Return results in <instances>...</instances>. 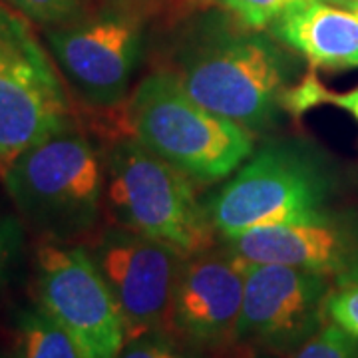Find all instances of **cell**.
Segmentation results:
<instances>
[{
  "label": "cell",
  "mask_w": 358,
  "mask_h": 358,
  "mask_svg": "<svg viewBox=\"0 0 358 358\" xmlns=\"http://www.w3.org/2000/svg\"><path fill=\"white\" fill-rule=\"evenodd\" d=\"M164 70L195 102L251 134L277 122L294 76L293 60L277 42L225 22L183 38Z\"/></svg>",
  "instance_id": "2"
},
{
  "label": "cell",
  "mask_w": 358,
  "mask_h": 358,
  "mask_svg": "<svg viewBox=\"0 0 358 358\" xmlns=\"http://www.w3.org/2000/svg\"><path fill=\"white\" fill-rule=\"evenodd\" d=\"M243 291V261L231 251L185 257L173 293L171 334L192 346L235 343Z\"/></svg>",
  "instance_id": "11"
},
{
  "label": "cell",
  "mask_w": 358,
  "mask_h": 358,
  "mask_svg": "<svg viewBox=\"0 0 358 358\" xmlns=\"http://www.w3.org/2000/svg\"><path fill=\"white\" fill-rule=\"evenodd\" d=\"M346 8H358V0H345Z\"/></svg>",
  "instance_id": "22"
},
{
  "label": "cell",
  "mask_w": 358,
  "mask_h": 358,
  "mask_svg": "<svg viewBox=\"0 0 358 358\" xmlns=\"http://www.w3.org/2000/svg\"><path fill=\"white\" fill-rule=\"evenodd\" d=\"M30 22L46 28L70 24L88 16L96 0H6Z\"/></svg>",
  "instance_id": "15"
},
{
  "label": "cell",
  "mask_w": 358,
  "mask_h": 358,
  "mask_svg": "<svg viewBox=\"0 0 358 358\" xmlns=\"http://www.w3.org/2000/svg\"><path fill=\"white\" fill-rule=\"evenodd\" d=\"M14 338L16 358H82L74 341L42 307L20 310Z\"/></svg>",
  "instance_id": "14"
},
{
  "label": "cell",
  "mask_w": 358,
  "mask_h": 358,
  "mask_svg": "<svg viewBox=\"0 0 358 358\" xmlns=\"http://www.w3.org/2000/svg\"><path fill=\"white\" fill-rule=\"evenodd\" d=\"M271 28L313 70L358 68V13L352 8L307 2L282 14Z\"/></svg>",
  "instance_id": "13"
},
{
  "label": "cell",
  "mask_w": 358,
  "mask_h": 358,
  "mask_svg": "<svg viewBox=\"0 0 358 358\" xmlns=\"http://www.w3.org/2000/svg\"><path fill=\"white\" fill-rule=\"evenodd\" d=\"M42 310L74 341L82 358H120L126 327L115 296L82 245L46 239L36 249Z\"/></svg>",
  "instance_id": "7"
},
{
  "label": "cell",
  "mask_w": 358,
  "mask_h": 358,
  "mask_svg": "<svg viewBox=\"0 0 358 358\" xmlns=\"http://www.w3.org/2000/svg\"><path fill=\"white\" fill-rule=\"evenodd\" d=\"M20 249V231L13 219L0 213V294L10 281Z\"/></svg>",
  "instance_id": "20"
},
{
  "label": "cell",
  "mask_w": 358,
  "mask_h": 358,
  "mask_svg": "<svg viewBox=\"0 0 358 358\" xmlns=\"http://www.w3.org/2000/svg\"><path fill=\"white\" fill-rule=\"evenodd\" d=\"M333 178L303 141H268L219 189L205 211L223 239L245 231L329 217Z\"/></svg>",
  "instance_id": "5"
},
{
  "label": "cell",
  "mask_w": 358,
  "mask_h": 358,
  "mask_svg": "<svg viewBox=\"0 0 358 358\" xmlns=\"http://www.w3.org/2000/svg\"><path fill=\"white\" fill-rule=\"evenodd\" d=\"M103 201L117 227L192 257L213 249L215 227L199 203L193 179L134 138L108 140Z\"/></svg>",
  "instance_id": "4"
},
{
  "label": "cell",
  "mask_w": 358,
  "mask_h": 358,
  "mask_svg": "<svg viewBox=\"0 0 358 358\" xmlns=\"http://www.w3.org/2000/svg\"><path fill=\"white\" fill-rule=\"evenodd\" d=\"M120 358H197L171 333H154L126 341Z\"/></svg>",
  "instance_id": "18"
},
{
  "label": "cell",
  "mask_w": 358,
  "mask_h": 358,
  "mask_svg": "<svg viewBox=\"0 0 358 358\" xmlns=\"http://www.w3.org/2000/svg\"><path fill=\"white\" fill-rule=\"evenodd\" d=\"M225 241L227 251L245 263L289 265L348 281L358 275V237L331 217L259 227Z\"/></svg>",
  "instance_id": "12"
},
{
  "label": "cell",
  "mask_w": 358,
  "mask_h": 358,
  "mask_svg": "<svg viewBox=\"0 0 358 358\" xmlns=\"http://www.w3.org/2000/svg\"><path fill=\"white\" fill-rule=\"evenodd\" d=\"M322 103H333V106L343 108L358 122V88L350 90V92H343V94H333V92L327 90Z\"/></svg>",
  "instance_id": "21"
},
{
  "label": "cell",
  "mask_w": 358,
  "mask_h": 358,
  "mask_svg": "<svg viewBox=\"0 0 358 358\" xmlns=\"http://www.w3.org/2000/svg\"><path fill=\"white\" fill-rule=\"evenodd\" d=\"M50 54L86 112H110L126 103L141 52V30L129 14L84 16L46 28Z\"/></svg>",
  "instance_id": "8"
},
{
  "label": "cell",
  "mask_w": 358,
  "mask_h": 358,
  "mask_svg": "<svg viewBox=\"0 0 358 358\" xmlns=\"http://www.w3.org/2000/svg\"><path fill=\"white\" fill-rule=\"evenodd\" d=\"M327 319L358 341V281L345 282L327 299Z\"/></svg>",
  "instance_id": "19"
},
{
  "label": "cell",
  "mask_w": 358,
  "mask_h": 358,
  "mask_svg": "<svg viewBox=\"0 0 358 358\" xmlns=\"http://www.w3.org/2000/svg\"><path fill=\"white\" fill-rule=\"evenodd\" d=\"M86 249L114 293L126 341L171 333L173 293L185 255L124 227L106 229Z\"/></svg>",
  "instance_id": "9"
},
{
  "label": "cell",
  "mask_w": 358,
  "mask_h": 358,
  "mask_svg": "<svg viewBox=\"0 0 358 358\" xmlns=\"http://www.w3.org/2000/svg\"><path fill=\"white\" fill-rule=\"evenodd\" d=\"M352 10H357V13H358V8H352Z\"/></svg>",
  "instance_id": "23"
},
{
  "label": "cell",
  "mask_w": 358,
  "mask_h": 358,
  "mask_svg": "<svg viewBox=\"0 0 358 358\" xmlns=\"http://www.w3.org/2000/svg\"><path fill=\"white\" fill-rule=\"evenodd\" d=\"M30 20L0 2V166L74 124V102Z\"/></svg>",
  "instance_id": "6"
},
{
  "label": "cell",
  "mask_w": 358,
  "mask_h": 358,
  "mask_svg": "<svg viewBox=\"0 0 358 358\" xmlns=\"http://www.w3.org/2000/svg\"><path fill=\"white\" fill-rule=\"evenodd\" d=\"M289 358H358V341L334 322H329L296 346Z\"/></svg>",
  "instance_id": "17"
},
{
  "label": "cell",
  "mask_w": 358,
  "mask_h": 358,
  "mask_svg": "<svg viewBox=\"0 0 358 358\" xmlns=\"http://www.w3.org/2000/svg\"><path fill=\"white\" fill-rule=\"evenodd\" d=\"M245 291L235 343L287 355L322 327L331 282L307 268L245 263Z\"/></svg>",
  "instance_id": "10"
},
{
  "label": "cell",
  "mask_w": 358,
  "mask_h": 358,
  "mask_svg": "<svg viewBox=\"0 0 358 358\" xmlns=\"http://www.w3.org/2000/svg\"><path fill=\"white\" fill-rule=\"evenodd\" d=\"M22 217L46 239L70 243L96 229L106 207L103 152L76 122L0 166Z\"/></svg>",
  "instance_id": "3"
},
{
  "label": "cell",
  "mask_w": 358,
  "mask_h": 358,
  "mask_svg": "<svg viewBox=\"0 0 358 358\" xmlns=\"http://www.w3.org/2000/svg\"><path fill=\"white\" fill-rule=\"evenodd\" d=\"M86 114L98 136L134 138L197 183L225 179L255 148L249 129L195 102L164 68L143 78L120 108Z\"/></svg>",
  "instance_id": "1"
},
{
  "label": "cell",
  "mask_w": 358,
  "mask_h": 358,
  "mask_svg": "<svg viewBox=\"0 0 358 358\" xmlns=\"http://www.w3.org/2000/svg\"><path fill=\"white\" fill-rule=\"evenodd\" d=\"M219 2L237 18V22L253 30L271 28L282 14L307 2H331L345 6V0H219Z\"/></svg>",
  "instance_id": "16"
}]
</instances>
